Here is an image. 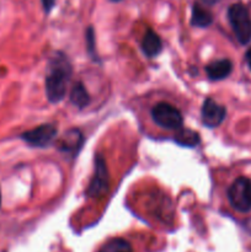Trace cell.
Returning <instances> with one entry per match:
<instances>
[{"label": "cell", "mask_w": 251, "mask_h": 252, "mask_svg": "<svg viewBox=\"0 0 251 252\" xmlns=\"http://www.w3.org/2000/svg\"><path fill=\"white\" fill-rule=\"evenodd\" d=\"M71 76V64L63 53H56L49 61L46 75V95L51 103H59L66 94Z\"/></svg>", "instance_id": "1"}, {"label": "cell", "mask_w": 251, "mask_h": 252, "mask_svg": "<svg viewBox=\"0 0 251 252\" xmlns=\"http://www.w3.org/2000/svg\"><path fill=\"white\" fill-rule=\"evenodd\" d=\"M228 19L236 38L241 44L251 41V17L243 4H233L228 10Z\"/></svg>", "instance_id": "2"}, {"label": "cell", "mask_w": 251, "mask_h": 252, "mask_svg": "<svg viewBox=\"0 0 251 252\" xmlns=\"http://www.w3.org/2000/svg\"><path fill=\"white\" fill-rule=\"evenodd\" d=\"M228 199L236 212L249 213L251 211V180L238 177L229 187Z\"/></svg>", "instance_id": "3"}, {"label": "cell", "mask_w": 251, "mask_h": 252, "mask_svg": "<svg viewBox=\"0 0 251 252\" xmlns=\"http://www.w3.org/2000/svg\"><path fill=\"white\" fill-rule=\"evenodd\" d=\"M152 118L155 125L164 129H180L184 123L181 112L167 102H159L152 108Z\"/></svg>", "instance_id": "4"}, {"label": "cell", "mask_w": 251, "mask_h": 252, "mask_svg": "<svg viewBox=\"0 0 251 252\" xmlns=\"http://www.w3.org/2000/svg\"><path fill=\"white\" fill-rule=\"evenodd\" d=\"M108 187H110V175H108L107 165L102 155L98 154L95 158V167H94V176L91 179L90 185L88 187L89 197L98 198L107 193Z\"/></svg>", "instance_id": "5"}, {"label": "cell", "mask_w": 251, "mask_h": 252, "mask_svg": "<svg viewBox=\"0 0 251 252\" xmlns=\"http://www.w3.org/2000/svg\"><path fill=\"white\" fill-rule=\"evenodd\" d=\"M58 129L54 125H42L24 132L20 138L29 145L34 148H46L56 139Z\"/></svg>", "instance_id": "6"}, {"label": "cell", "mask_w": 251, "mask_h": 252, "mask_svg": "<svg viewBox=\"0 0 251 252\" xmlns=\"http://www.w3.org/2000/svg\"><path fill=\"white\" fill-rule=\"evenodd\" d=\"M226 115V110L224 106L217 103L213 98H206L202 105L201 116L202 122L208 128L218 127L224 121Z\"/></svg>", "instance_id": "7"}, {"label": "cell", "mask_w": 251, "mask_h": 252, "mask_svg": "<svg viewBox=\"0 0 251 252\" xmlns=\"http://www.w3.org/2000/svg\"><path fill=\"white\" fill-rule=\"evenodd\" d=\"M231 70H233V64L229 59H220V61H216L213 63L208 64L206 66V73L211 80L218 81L223 80L226 76L230 75Z\"/></svg>", "instance_id": "8"}, {"label": "cell", "mask_w": 251, "mask_h": 252, "mask_svg": "<svg viewBox=\"0 0 251 252\" xmlns=\"http://www.w3.org/2000/svg\"><path fill=\"white\" fill-rule=\"evenodd\" d=\"M83 144V134L78 129H70L59 140V149L62 152L76 154Z\"/></svg>", "instance_id": "9"}, {"label": "cell", "mask_w": 251, "mask_h": 252, "mask_svg": "<svg viewBox=\"0 0 251 252\" xmlns=\"http://www.w3.org/2000/svg\"><path fill=\"white\" fill-rule=\"evenodd\" d=\"M142 49L145 56L149 57V58L157 57L162 49V42L159 34L153 30H148L142 39Z\"/></svg>", "instance_id": "10"}, {"label": "cell", "mask_w": 251, "mask_h": 252, "mask_svg": "<svg viewBox=\"0 0 251 252\" xmlns=\"http://www.w3.org/2000/svg\"><path fill=\"white\" fill-rule=\"evenodd\" d=\"M212 22H213V15L199 4H194L191 15L192 26L203 29V27H208Z\"/></svg>", "instance_id": "11"}, {"label": "cell", "mask_w": 251, "mask_h": 252, "mask_svg": "<svg viewBox=\"0 0 251 252\" xmlns=\"http://www.w3.org/2000/svg\"><path fill=\"white\" fill-rule=\"evenodd\" d=\"M70 102L78 108L83 110L90 103V96L85 86L81 83H76L70 91Z\"/></svg>", "instance_id": "12"}, {"label": "cell", "mask_w": 251, "mask_h": 252, "mask_svg": "<svg viewBox=\"0 0 251 252\" xmlns=\"http://www.w3.org/2000/svg\"><path fill=\"white\" fill-rule=\"evenodd\" d=\"M98 252H134L132 245L126 239L115 238L108 240L100 248Z\"/></svg>", "instance_id": "13"}, {"label": "cell", "mask_w": 251, "mask_h": 252, "mask_svg": "<svg viewBox=\"0 0 251 252\" xmlns=\"http://www.w3.org/2000/svg\"><path fill=\"white\" fill-rule=\"evenodd\" d=\"M199 135L197 132L189 129H184V128H180V132L177 133L176 137H175V142L177 144L182 145V147H189L193 148L196 147L199 143Z\"/></svg>", "instance_id": "14"}, {"label": "cell", "mask_w": 251, "mask_h": 252, "mask_svg": "<svg viewBox=\"0 0 251 252\" xmlns=\"http://www.w3.org/2000/svg\"><path fill=\"white\" fill-rule=\"evenodd\" d=\"M86 41H88V49L89 53L93 56V58H95V36H94V30L88 29V32H86Z\"/></svg>", "instance_id": "15"}, {"label": "cell", "mask_w": 251, "mask_h": 252, "mask_svg": "<svg viewBox=\"0 0 251 252\" xmlns=\"http://www.w3.org/2000/svg\"><path fill=\"white\" fill-rule=\"evenodd\" d=\"M42 1V5H43V9L44 11L48 14V12L52 11V9L54 7V5H56V1L57 0H41Z\"/></svg>", "instance_id": "16"}, {"label": "cell", "mask_w": 251, "mask_h": 252, "mask_svg": "<svg viewBox=\"0 0 251 252\" xmlns=\"http://www.w3.org/2000/svg\"><path fill=\"white\" fill-rule=\"evenodd\" d=\"M246 62H248V65L251 70V48L246 52Z\"/></svg>", "instance_id": "17"}, {"label": "cell", "mask_w": 251, "mask_h": 252, "mask_svg": "<svg viewBox=\"0 0 251 252\" xmlns=\"http://www.w3.org/2000/svg\"><path fill=\"white\" fill-rule=\"evenodd\" d=\"M203 1L206 2V4H208V5H214V4H217L219 0H203Z\"/></svg>", "instance_id": "18"}, {"label": "cell", "mask_w": 251, "mask_h": 252, "mask_svg": "<svg viewBox=\"0 0 251 252\" xmlns=\"http://www.w3.org/2000/svg\"><path fill=\"white\" fill-rule=\"evenodd\" d=\"M0 207H1V192H0Z\"/></svg>", "instance_id": "19"}, {"label": "cell", "mask_w": 251, "mask_h": 252, "mask_svg": "<svg viewBox=\"0 0 251 252\" xmlns=\"http://www.w3.org/2000/svg\"><path fill=\"white\" fill-rule=\"evenodd\" d=\"M112 1H121V0H112Z\"/></svg>", "instance_id": "20"}]
</instances>
